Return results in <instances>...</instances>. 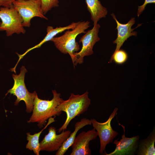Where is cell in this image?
<instances>
[{"label":"cell","instance_id":"cell-4","mask_svg":"<svg viewBox=\"0 0 155 155\" xmlns=\"http://www.w3.org/2000/svg\"><path fill=\"white\" fill-rule=\"evenodd\" d=\"M27 72L25 66H22L18 75L12 74L14 84L13 87L7 91L5 96L10 93L16 96L17 98L14 102L16 106L18 105L20 101H24L26 105V112L30 113L32 111L34 99L37 94L35 91L32 93L29 92L26 87L24 78L25 73Z\"/></svg>","mask_w":155,"mask_h":155},{"label":"cell","instance_id":"cell-7","mask_svg":"<svg viewBox=\"0 0 155 155\" xmlns=\"http://www.w3.org/2000/svg\"><path fill=\"white\" fill-rule=\"evenodd\" d=\"M118 110L117 108H115L109 118L105 122H99L95 119H90L93 126L96 130L100 138V154L103 153L107 144L112 143L113 139L118 134L117 132L113 129L111 125V121L117 115Z\"/></svg>","mask_w":155,"mask_h":155},{"label":"cell","instance_id":"cell-17","mask_svg":"<svg viewBox=\"0 0 155 155\" xmlns=\"http://www.w3.org/2000/svg\"><path fill=\"white\" fill-rule=\"evenodd\" d=\"M56 116L53 117H51L48 119V123L45 126L44 128L40 132L36 133L33 135H31L30 133H26L27 140L28 142L26 145V148L31 151H33L36 155H39L40 151L39 138L41 134L42 131L51 123L56 121L55 120Z\"/></svg>","mask_w":155,"mask_h":155},{"label":"cell","instance_id":"cell-5","mask_svg":"<svg viewBox=\"0 0 155 155\" xmlns=\"http://www.w3.org/2000/svg\"><path fill=\"white\" fill-rule=\"evenodd\" d=\"M0 31H5L7 36H11L15 33H25L22 18L13 5L0 7Z\"/></svg>","mask_w":155,"mask_h":155},{"label":"cell","instance_id":"cell-21","mask_svg":"<svg viewBox=\"0 0 155 155\" xmlns=\"http://www.w3.org/2000/svg\"><path fill=\"white\" fill-rule=\"evenodd\" d=\"M15 0H0V7H9L13 5V2Z\"/></svg>","mask_w":155,"mask_h":155},{"label":"cell","instance_id":"cell-20","mask_svg":"<svg viewBox=\"0 0 155 155\" xmlns=\"http://www.w3.org/2000/svg\"><path fill=\"white\" fill-rule=\"evenodd\" d=\"M155 0H145V1L142 5L138 6V10L137 15L139 17L140 15L142 13L143 11L145 9V8L146 5L149 3H155Z\"/></svg>","mask_w":155,"mask_h":155},{"label":"cell","instance_id":"cell-1","mask_svg":"<svg viewBox=\"0 0 155 155\" xmlns=\"http://www.w3.org/2000/svg\"><path fill=\"white\" fill-rule=\"evenodd\" d=\"M53 97L51 100H44L38 98V95L34 98L32 114L28 123H37L40 128L46 124L47 120L52 117L60 115L62 112L57 109L58 106L63 99L60 97L61 94L55 90H52Z\"/></svg>","mask_w":155,"mask_h":155},{"label":"cell","instance_id":"cell-9","mask_svg":"<svg viewBox=\"0 0 155 155\" xmlns=\"http://www.w3.org/2000/svg\"><path fill=\"white\" fill-rule=\"evenodd\" d=\"M48 131V133L40 143V151H57L71 133V131L68 130L63 131L60 134H57L56 128L53 126L50 127Z\"/></svg>","mask_w":155,"mask_h":155},{"label":"cell","instance_id":"cell-19","mask_svg":"<svg viewBox=\"0 0 155 155\" xmlns=\"http://www.w3.org/2000/svg\"><path fill=\"white\" fill-rule=\"evenodd\" d=\"M41 9L43 14H45L53 8L58 7L59 0H40Z\"/></svg>","mask_w":155,"mask_h":155},{"label":"cell","instance_id":"cell-10","mask_svg":"<svg viewBox=\"0 0 155 155\" xmlns=\"http://www.w3.org/2000/svg\"><path fill=\"white\" fill-rule=\"evenodd\" d=\"M98 136L94 128L87 132L83 131L75 137L71 146L70 155H90L91 151L89 148L90 142L96 139Z\"/></svg>","mask_w":155,"mask_h":155},{"label":"cell","instance_id":"cell-16","mask_svg":"<svg viewBox=\"0 0 155 155\" xmlns=\"http://www.w3.org/2000/svg\"><path fill=\"white\" fill-rule=\"evenodd\" d=\"M155 129L146 138L139 141L138 149L136 152L137 155H155Z\"/></svg>","mask_w":155,"mask_h":155},{"label":"cell","instance_id":"cell-14","mask_svg":"<svg viewBox=\"0 0 155 155\" xmlns=\"http://www.w3.org/2000/svg\"><path fill=\"white\" fill-rule=\"evenodd\" d=\"M87 8L91 14V20L93 25L102 18H105L107 14L106 8L104 7L98 0H85Z\"/></svg>","mask_w":155,"mask_h":155},{"label":"cell","instance_id":"cell-18","mask_svg":"<svg viewBox=\"0 0 155 155\" xmlns=\"http://www.w3.org/2000/svg\"><path fill=\"white\" fill-rule=\"evenodd\" d=\"M128 55L124 50L119 49L113 53L110 59L111 63L113 60L114 62L118 64H121L125 63L128 59Z\"/></svg>","mask_w":155,"mask_h":155},{"label":"cell","instance_id":"cell-15","mask_svg":"<svg viewBox=\"0 0 155 155\" xmlns=\"http://www.w3.org/2000/svg\"><path fill=\"white\" fill-rule=\"evenodd\" d=\"M92 124L90 120L86 118L82 119L80 121L75 123V129L73 132L70 133L69 137L63 144L60 148L56 153V155H63L73 143L76 134L81 128L88 125Z\"/></svg>","mask_w":155,"mask_h":155},{"label":"cell","instance_id":"cell-11","mask_svg":"<svg viewBox=\"0 0 155 155\" xmlns=\"http://www.w3.org/2000/svg\"><path fill=\"white\" fill-rule=\"evenodd\" d=\"M124 130V134L121 139L118 141L115 140L113 143L116 147L114 151L107 154L105 151L106 155H133L136 153L138 149L140 136L138 135L131 137H127L125 135V127L121 125Z\"/></svg>","mask_w":155,"mask_h":155},{"label":"cell","instance_id":"cell-6","mask_svg":"<svg viewBox=\"0 0 155 155\" xmlns=\"http://www.w3.org/2000/svg\"><path fill=\"white\" fill-rule=\"evenodd\" d=\"M12 4L22 18L24 27H29L31 20L35 17L48 20L42 11L40 0H16Z\"/></svg>","mask_w":155,"mask_h":155},{"label":"cell","instance_id":"cell-8","mask_svg":"<svg viewBox=\"0 0 155 155\" xmlns=\"http://www.w3.org/2000/svg\"><path fill=\"white\" fill-rule=\"evenodd\" d=\"M100 26L97 24L94 25L92 29L88 30L80 38L79 42L82 43V46L80 51L75 52V66L83 63L84 57L92 55L93 48L95 44L100 40L98 34Z\"/></svg>","mask_w":155,"mask_h":155},{"label":"cell","instance_id":"cell-23","mask_svg":"<svg viewBox=\"0 0 155 155\" xmlns=\"http://www.w3.org/2000/svg\"><path fill=\"white\" fill-rule=\"evenodd\" d=\"M1 22L0 21V24H1Z\"/></svg>","mask_w":155,"mask_h":155},{"label":"cell","instance_id":"cell-2","mask_svg":"<svg viewBox=\"0 0 155 155\" xmlns=\"http://www.w3.org/2000/svg\"><path fill=\"white\" fill-rule=\"evenodd\" d=\"M87 91L82 95H75L71 93L69 99L63 100L57 106L58 110L65 112L67 115L65 121L58 129L61 133L66 130L71 121L76 117L82 114L86 111L90 104V100Z\"/></svg>","mask_w":155,"mask_h":155},{"label":"cell","instance_id":"cell-13","mask_svg":"<svg viewBox=\"0 0 155 155\" xmlns=\"http://www.w3.org/2000/svg\"><path fill=\"white\" fill-rule=\"evenodd\" d=\"M78 22H72L71 24L67 26L63 27L61 26L57 27L55 28L52 26H47L46 28L47 34L46 36L38 44L28 49L22 54H19L18 53H16L19 57L17 63H18L21 59L23 58L30 51L35 49L40 48L44 43L47 41H51L52 38L55 37V36L58 34L61 33L65 30L73 29L77 25Z\"/></svg>","mask_w":155,"mask_h":155},{"label":"cell","instance_id":"cell-12","mask_svg":"<svg viewBox=\"0 0 155 155\" xmlns=\"http://www.w3.org/2000/svg\"><path fill=\"white\" fill-rule=\"evenodd\" d=\"M111 15L116 21L117 24L116 29L118 31L117 38L113 42L114 44L117 45L114 53L120 49L125 41L130 37L132 36H137V32L134 31V30L139 26L138 25L134 28H131L135 22L134 18H131L127 23L122 24L117 20L114 13H112Z\"/></svg>","mask_w":155,"mask_h":155},{"label":"cell","instance_id":"cell-3","mask_svg":"<svg viewBox=\"0 0 155 155\" xmlns=\"http://www.w3.org/2000/svg\"><path fill=\"white\" fill-rule=\"evenodd\" d=\"M90 26V22L88 21L79 22L75 27L72 30H67L61 36L54 37L51 40L61 53L70 55L74 67L75 61L74 54L80 50V46L76 42V38L79 34L85 33V30Z\"/></svg>","mask_w":155,"mask_h":155},{"label":"cell","instance_id":"cell-22","mask_svg":"<svg viewBox=\"0 0 155 155\" xmlns=\"http://www.w3.org/2000/svg\"></svg>","mask_w":155,"mask_h":155}]
</instances>
